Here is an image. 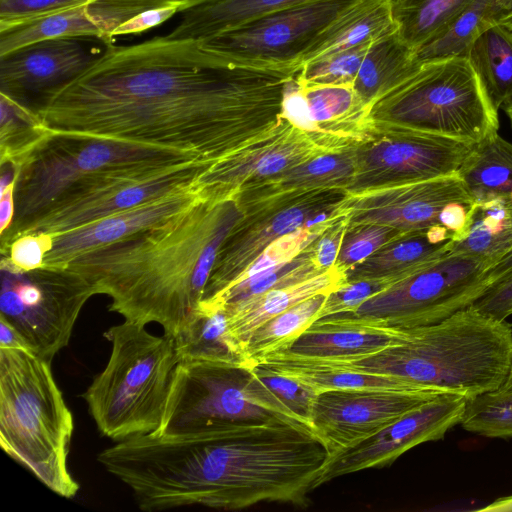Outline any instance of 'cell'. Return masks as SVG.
Returning a JSON list of instances; mask_svg holds the SVG:
<instances>
[{
    "mask_svg": "<svg viewBox=\"0 0 512 512\" xmlns=\"http://www.w3.org/2000/svg\"><path fill=\"white\" fill-rule=\"evenodd\" d=\"M356 144L297 127L280 115L265 132L212 163L195 188L205 199L236 198L264 181L325 153Z\"/></svg>",
    "mask_w": 512,
    "mask_h": 512,
    "instance_id": "obj_14",
    "label": "cell"
},
{
    "mask_svg": "<svg viewBox=\"0 0 512 512\" xmlns=\"http://www.w3.org/2000/svg\"><path fill=\"white\" fill-rule=\"evenodd\" d=\"M329 293L310 297L257 327L245 342L249 365L285 350L319 318Z\"/></svg>",
    "mask_w": 512,
    "mask_h": 512,
    "instance_id": "obj_36",
    "label": "cell"
},
{
    "mask_svg": "<svg viewBox=\"0 0 512 512\" xmlns=\"http://www.w3.org/2000/svg\"><path fill=\"white\" fill-rule=\"evenodd\" d=\"M491 260L448 253L392 284L356 310L318 320L339 324L408 329L440 322L467 308L491 286Z\"/></svg>",
    "mask_w": 512,
    "mask_h": 512,
    "instance_id": "obj_9",
    "label": "cell"
},
{
    "mask_svg": "<svg viewBox=\"0 0 512 512\" xmlns=\"http://www.w3.org/2000/svg\"><path fill=\"white\" fill-rule=\"evenodd\" d=\"M498 320L512 315V274L492 284L472 305Z\"/></svg>",
    "mask_w": 512,
    "mask_h": 512,
    "instance_id": "obj_48",
    "label": "cell"
},
{
    "mask_svg": "<svg viewBox=\"0 0 512 512\" xmlns=\"http://www.w3.org/2000/svg\"><path fill=\"white\" fill-rule=\"evenodd\" d=\"M479 511L483 512H512V495L500 497L493 502L489 503Z\"/></svg>",
    "mask_w": 512,
    "mask_h": 512,
    "instance_id": "obj_53",
    "label": "cell"
},
{
    "mask_svg": "<svg viewBox=\"0 0 512 512\" xmlns=\"http://www.w3.org/2000/svg\"><path fill=\"white\" fill-rule=\"evenodd\" d=\"M0 274V320L51 362L68 345L82 308L95 295L92 287L66 266L20 271L4 256Z\"/></svg>",
    "mask_w": 512,
    "mask_h": 512,
    "instance_id": "obj_11",
    "label": "cell"
},
{
    "mask_svg": "<svg viewBox=\"0 0 512 512\" xmlns=\"http://www.w3.org/2000/svg\"><path fill=\"white\" fill-rule=\"evenodd\" d=\"M394 283L396 282L388 278L345 282L327 295L318 319L353 312L369 298Z\"/></svg>",
    "mask_w": 512,
    "mask_h": 512,
    "instance_id": "obj_44",
    "label": "cell"
},
{
    "mask_svg": "<svg viewBox=\"0 0 512 512\" xmlns=\"http://www.w3.org/2000/svg\"><path fill=\"white\" fill-rule=\"evenodd\" d=\"M311 0H209L183 10L170 39L202 40L264 14Z\"/></svg>",
    "mask_w": 512,
    "mask_h": 512,
    "instance_id": "obj_30",
    "label": "cell"
},
{
    "mask_svg": "<svg viewBox=\"0 0 512 512\" xmlns=\"http://www.w3.org/2000/svg\"><path fill=\"white\" fill-rule=\"evenodd\" d=\"M190 161L202 160L188 153L114 139L50 132L17 167L15 216L11 226L0 235V252L66 189L87 176Z\"/></svg>",
    "mask_w": 512,
    "mask_h": 512,
    "instance_id": "obj_8",
    "label": "cell"
},
{
    "mask_svg": "<svg viewBox=\"0 0 512 512\" xmlns=\"http://www.w3.org/2000/svg\"><path fill=\"white\" fill-rule=\"evenodd\" d=\"M172 0H92L44 17L0 29V56L36 41L94 36L113 44L112 32L138 13Z\"/></svg>",
    "mask_w": 512,
    "mask_h": 512,
    "instance_id": "obj_21",
    "label": "cell"
},
{
    "mask_svg": "<svg viewBox=\"0 0 512 512\" xmlns=\"http://www.w3.org/2000/svg\"><path fill=\"white\" fill-rule=\"evenodd\" d=\"M497 3L508 13L512 12V0H496Z\"/></svg>",
    "mask_w": 512,
    "mask_h": 512,
    "instance_id": "obj_56",
    "label": "cell"
},
{
    "mask_svg": "<svg viewBox=\"0 0 512 512\" xmlns=\"http://www.w3.org/2000/svg\"><path fill=\"white\" fill-rule=\"evenodd\" d=\"M512 250V212L505 198L474 203L463 235L449 253L486 258L495 264Z\"/></svg>",
    "mask_w": 512,
    "mask_h": 512,
    "instance_id": "obj_33",
    "label": "cell"
},
{
    "mask_svg": "<svg viewBox=\"0 0 512 512\" xmlns=\"http://www.w3.org/2000/svg\"><path fill=\"white\" fill-rule=\"evenodd\" d=\"M466 405L467 400L456 394H442L425 403L377 434L331 455L318 486L361 470L389 466L417 445L442 440L460 425Z\"/></svg>",
    "mask_w": 512,
    "mask_h": 512,
    "instance_id": "obj_19",
    "label": "cell"
},
{
    "mask_svg": "<svg viewBox=\"0 0 512 512\" xmlns=\"http://www.w3.org/2000/svg\"><path fill=\"white\" fill-rule=\"evenodd\" d=\"M324 271L326 270L321 269L313 258L312 243L290 262L235 283L201 304L230 306L269 290L306 280Z\"/></svg>",
    "mask_w": 512,
    "mask_h": 512,
    "instance_id": "obj_39",
    "label": "cell"
},
{
    "mask_svg": "<svg viewBox=\"0 0 512 512\" xmlns=\"http://www.w3.org/2000/svg\"><path fill=\"white\" fill-rule=\"evenodd\" d=\"M296 73L228 63L198 40L114 46L37 115L52 133L114 139L214 163L271 128Z\"/></svg>",
    "mask_w": 512,
    "mask_h": 512,
    "instance_id": "obj_1",
    "label": "cell"
},
{
    "mask_svg": "<svg viewBox=\"0 0 512 512\" xmlns=\"http://www.w3.org/2000/svg\"><path fill=\"white\" fill-rule=\"evenodd\" d=\"M371 44L326 55L304 64L295 76L298 84L302 87L353 85Z\"/></svg>",
    "mask_w": 512,
    "mask_h": 512,
    "instance_id": "obj_41",
    "label": "cell"
},
{
    "mask_svg": "<svg viewBox=\"0 0 512 512\" xmlns=\"http://www.w3.org/2000/svg\"><path fill=\"white\" fill-rule=\"evenodd\" d=\"M329 457L310 428L273 418L134 436L122 444L118 468L143 511L238 510L260 502L303 505Z\"/></svg>",
    "mask_w": 512,
    "mask_h": 512,
    "instance_id": "obj_2",
    "label": "cell"
},
{
    "mask_svg": "<svg viewBox=\"0 0 512 512\" xmlns=\"http://www.w3.org/2000/svg\"><path fill=\"white\" fill-rule=\"evenodd\" d=\"M211 164L190 161L95 173L66 189L20 235H58L151 200L190 189L195 187L198 177Z\"/></svg>",
    "mask_w": 512,
    "mask_h": 512,
    "instance_id": "obj_12",
    "label": "cell"
},
{
    "mask_svg": "<svg viewBox=\"0 0 512 512\" xmlns=\"http://www.w3.org/2000/svg\"><path fill=\"white\" fill-rule=\"evenodd\" d=\"M512 274V250L493 265L487 272L491 285Z\"/></svg>",
    "mask_w": 512,
    "mask_h": 512,
    "instance_id": "obj_51",
    "label": "cell"
},
{
    "mask_svg": "<svg viewBox=\"0 0 512 512\" xmlns=\"http://www.w3.org/2000/svg\"><path fill=\"white\" fill-rule=\"evenodd\" d=\"M507 14L496 0H472L440 34L416 51V59L466 56L477 38Z\"/></svg>",
    "mask_w": 512,
    "mask_h": 512,
    "instance_id": "obj_35",
    "label": "cell"
},
{
    "mask_svg": "<svg viewBox=\"0 0 512 512\" xmlns=\"http://www.w3.org/2000/svg\"><path fill=\"white\" fill-rule=\"evenodd\" d=\"M172 1H179L185 4L186 9L193 7L195 5L207 2L209 0H172Z\"/></svg>",
    "mask_w": 512,
    "mask_h": 512,
    "instance_id": "obj_55",
    "label": "cell"
},
{
    "mask_svg": "<svg viewBox=\"0 0 512 512\" xmlns=\"http://www.w3.org/2000/svg\"><path fill=\"white\" fill-rule=\"evenodd\" d=\"M15 184L0 192V235L12 224L15 216Z\"/></svg>",
    "mask_w": 512,
    "mask_h": 512,
    "instance_id": "obj_50",
    "label": "cell"
},
{
    "mask_svg": "<svg viewBox=\"0 0 512 512\" xmlns=\"http://www.w3.org/2000/svg\"><path fill=\"white\" fill-rule=\"evenodd\" d=\"M301 360L390 376L469 401L505 383L512 367V324L471 305L440 322L405 329L402 340L369 355Z\"/></svg>",
    "mask_w": 512,
    "mask_h": 512,
    "instance_id": "obj_4",
    "label": "cell"
},
{
    "mask_svg": "<svg viewBox=\"0 0 512 512\" xmlns=\"http://www.w3.org/2000/svg\"><path fill=\"white\" fill-rule=\"evenodd\" d=\"M345 282V272L334 266L306 280L222 307L229 316L233 335L245 345L249 335L265 321L310 297L330 293Z\"/></svg>",
    "mask_w": 512,
    "mask_h": 512,
    "instance_id": "obj_27",
    "label": "cell"
},
{
    "mask_svg": "<svg viewBox=\"0 0 512 512\" xmlns=\"http://www.w3.org/2000/svg\"><path fill=\"white\" fill-rule=\"evenodd\" d=\"M474 203L512 193V143L494 133L476 143L457 171Z\"/></svg>",
    "mask_w": 512,
    "mask_h": 512,
    "instance_id": "obj_32",
    "label": "cell"
},
{
    "mask_svg": "<svg viewBox=\"0 0 512 512\" xmlns=\"http://www.w3.org/2000/svg\"><path fill=\"white\" fill-rule=\"evenodd\" d=\"M396 31L393 0H358L324 33L304 64L326 55L371 44Z\"/></svg>",
    "mask_w": 512,
    "mask_h": 512,
    "instance_id": "obj_29",
    "label": "cell"
},
{
    "mask_svg": "<svg viewBox=\"0 0 512 512\" xmlns=\"http://www.w3.org/2000/svg\"><path fill=\"white\" fill-rule=\"evenodd\" d=\"M185 9L184 3L173 1L160 7L142 11L114 29L112 38L115 39L117 36L122 35L139 34L165 22L177 12H182Z\"/></svg>",
    "mask_w": 512,
    "mask_h": 512,
    "instance_id": "obj_49",
    "label": "cell"
},
{
    "mask_svg": "<svg viewBox=\"0 0 512 512\" xmlns=\"http://www.w3.org/2000/svg\"><path fill=\"white\" fill-rule=\"evenodd\" d=\"M454 233L441 225L407 232L345 273L346 282L388 278L398 282L449 253Z\"/></svg>",
    "mask_w": 512,
    "mask_h": 512,
    "instance_id": "obj_23",
    "label": "cell"
},
{
    "mask_svg": "<svg viewBox=\"0 0 512 512\" xmlns=\"http://www.w3.org/2000/svg\"><path fill=\"white\" fill-rule=\"evenodd\" d=\"M460 425L483 437L512 438V395L496 391L467 401Z\"/></svg>",
    "mask_w": 512,
    "mask_h": 512,
    "instance_id": "obj_40",
    "label": "cell"
},
{
    "mask_svg": "<svg viewBox=\"0 0 512 512\" xmlns=\"http://www.w3.org/2000/svg\"><path fill=\"white\" fill-rule=\"evenodd\" d=\"M49 134L36 113L0 93V165L17 170Z\"/></svg>",
    "mask_w": 512,
    "mask_h": 512,
    "instance_id": "obj_38",
    "label": "cell"
},
{
    "mask_svg": "<svg viewBox=\"0 0 512 512\" xmlns=\"http://www.w3.org/2000/svg\"><path fill=\"white\" fill-rule=\"evenodd\" d=\"M453 202L474 203L457 173L347 193L339 212L348 228L378 224L411 232L440 225L443 209Z\"/></svg>",
    "mask_w": 512,
    "mask_h": 512,
    "instance_id": "obj_20",
    "label": "cell"
},
{
    "mask_svg": "<svg viewBox=\"0 0 512 512\" xmlns=\"http://www.w3.org/2000/svg\"><path fill=\"white\" fill-rule=\"evenodd\" d=\"M347 230V218L340 214L313 242V258L321 269L328 270L335 266Z\"/></svg>",
    "mask_w": 512,
    "mask_h": 512,
    "instance_id": "obj_47",
    "label": "cell"
},
{
    "mask_svg": "<svg viewBox=\"0 0 512 512\" xmlns=\"http://www.w3.org/2000/svg\"><path fill=\"white\" fill-rule=\"evenodd\" d=\"M466 57L497 109L512 103V31L503 23L490 27Z\"/></svg>",
    "mask_w": 512,
    "mask_h": 512,
    "instance_id": "obj_34",
    "label": "cell"
},
{
    "mask_svg": "<svg viewBox=\"0 0 512 512\" xmlns=\"http://www.w3.org/2000/svg\"><path fill=\"white\" fill-rule=\"evenodd\" d=\"M446 394L437 390L348 389L317 394L314 433L330 456L377 434L407 413Z\"/></svg>",
    "mask_w": 512,
    "mask_h": 512,
    "instance_id": "obj_18",
    "label": "cell"
},
{
    "mask_svg": "<svg viewBox=\"0 0 512 512\" xmlns=\"http://www.w3.org/2000/svg\"><path fill=\"white\" fill-rule=\"evenodd\" d=\"M499 392L507 395H512V367L510 369L509 375L502 385V387L498 390Z\"/></svg>",
    "mask_w": 512,
    "mask_h": 512,
    "instance_id": "obj_54",
    "label": "cell"
},
{
    "mask_svg": "<svg viewBox=\"0 0 512 512\" xmlns=\"http://www.w3.org/2000/svg\"><path fill=\"white\" fill-rule=\"evenodd\" d=\"M174 344L179 361L249 365L245 345L233 335L222 306L200 304Z\"/></svg>",
    "mask_w": 512,
    "mask_h": 512,
    "instance_id": "obj_28",
    "label": "cell"
},
{
    "mask_svg": "<svg viewBox=\"0 0 512 512\" xmlns=\"http://www.w3.org/2000/svg\"><path fill=\"white\" fill-rule=\"evenodd\" d=\"M404 334L405 329L316 320L285 350L275 354L316 361L345 360L380 351L402 340Z\"/></svg>",
    "mask_w": 512,
    "mask_h": 512,
    "instance_id": "obj_24",
    "label": "cell"
},
{
    "mask_svg": "<svg viewBox=\"0 0 512 512\" xmlns=\"http://www.w3.org/2000/svg\"><path fill=\"white\" fill-rule=\"evenodd\" d=\"M52 247V235L26 233L15 238L1 256L20 271H31L44 265L46 254Z\"/></svg>",
    "mask_w": 512,
    "mask_h": 512,
    "instance_id": "obj_46",
    "label": "cell"
},
{
    "mask_svg": "<svg viewBox=\"0 0 512 512\" xmlns=\"http://www.w3.org/2000/svg\"><path fill=\"white\" fill-rule=\"evenodd\" d=\"M273 418L300 424L251 365L179 361L162 424L154 434L183 433L220 422Z\"/></svg>",
    "mask_w": 512,
    "mask_h": 512,
    "instance_id": "obj_10",
    "label": "cell"
},
{
    "mask_svg": "<svg viewBox=\"0 0 512 512\" xmlns=\"http://www.w3.org/2000/svg\"><path fill=\"white\" fill-rule=\"evenodd\" d=\"M245 212L237 198L199 197L180 214L85 252L66 267L124 320L156 323L177 336L197 312L220 249Z\"/></svg>",
    "mask_w": 512,
    "mask_h": 512,
    "instance_id": "obj_3",
    "label": "cell"
},
{
    "mask_svg": "<svg viewBox=\"0 0 512 512\" xmlns=\"http://www.w3.org/2000/svg\"><path fill=\"white\" fill-rule=\"evenodd\" d=\"M474 145L404 128L377 127L354 147L356 172L347 192L456 174Z\"/></svg>",
    "mask_w": 512,
    "mask_h": 512,
    "instance_id": "obj_16",
    "label": "cell"
},
{
    "mask_svg": "<svg viewBox=\"0 0 512 512\" xmlns=\"http://www.w3.org/2000/svg\"><path fill=\"white\" fill-rule=\"evenodd\" d=\"M415 52L397 35V31L373 42L361 63L353 87L370 107L418 67Z\"/></svg>",
    "mask_w": 512,
    "mask_h": 512,
    "instance_id": "obj_31",
    "label": "cell"
},
{
    "mask_svg": "<svg viewBox=\"0 0 512 512\" xmlns=\"http://www.w3.org/2000/svg\"><path fill=\"white\" fill-rule=\"evenodd\" d=\"M113 44L94 36L33 42L0 56V93L38 113Z\"/></svg>",
    "mask_w": 512,
    "mask_h": 512,
    "instance_id": "obj_17",
    "label": "cell"
},
{
    "mask_svg": "<svg viewBox=\"0 0 512 512\" xmlns=\"http://www.w3.org/2000/svg\"><path fill=\"white\" fill-rule=\"evenodd\" d=\"M347 193L343 189L293 193L244 208L245 217L220 249L202 302L233 283L279 237L335 215Z\"/></svg>",
    "mask_w": 512,
    "mask_h": 512,
    "instance_id": "obj_15",
    "label": "cell"
},
{
    "mask_svg": "<svg viewBox=\"0 0 512 512\" xmlns=\"http://www.w3.org/2000/svg\"><path fill=\"white\" fill-rule=\"evenodd\" d=\"M90 1L92 0H0V29Z\"/></svg>",
    "mask_w": 512,
    "mask_h": 512,
    "instance_id": "obj_45",
    "label": "cell"
},
{
    "mask_svg": "<svg viewBox=\"0 0 512 512\" xmlns=\"http://www.w3.org/2000/svg\"><path fill=\"white\" fill-rule=\"evenodd\" d=\"M251 366L296 421L313 431L311 415L317 394L301 383L262 365Z\"/></svg>",
    "mask_w": 512,
    "mask_h": 512,
    "instance_id": "obj_43",
    "label": "cell"
},
{
    "mask_svg": "<svg viewBox=\"0 0 512 512\" xmlns=\"http://www.w3.org/2000/svg\"><path fill=\"white\" fill-rule=\"evenodd\" d=\"M73 430L51 362L25 346L0 347L1 447L64 498L79 489L67 461Z\"/></svg>",
    "mask_w": 512,
    "mask_h": 512,
    "instance_id": "obj_5",
    "label": "cell"
},
{
    "mask_svg": "<svg viewBox=\"0 0 512 512\" xmlns=\"http://www.w3.org/2000/svg\"><path fill=\"white\" fill-rule=\"evenodd\" d=\"M407 232L378 224H363L348 228L335 263V267L346 273L386 244Z\"/></svg>",
    "mask_w": 512,
    "mask_h": 512,
    "instance_id": "obj_42",
    "label": "cell"
},
{
    "mask_svg": "<svg viewBox=\"0 0 512 512\" xmlns=\"http://www.w3.org/2000/svg\"><path fill=\"white\" fill-rule=\"evenodd\" d=\"M145 326L124 320L104 333L110 357L82 394L99 432L116 442L159 430L179 363L174 338Z\"/></svg>",
    "mask_w": 512,
    "mask_h": 512,
    "instance_id": "obj_6",
    "label": "cell"
},
{
    "mask_svg": "<svg viewBox=\"0 0 512 512\" xmlns=\"http://www.w3.org/2000/svg\"><path fill=\"white\" fill-rule=\"evenodd\" d=\"M472 0H393L397 35L415 53Z\"/></svg>",
    "mask_w": 512,
    "mask_h": 512,
    "instance_id": "obj_37",
    "label": "cell"
},
{
    "mask_svg": "<svg viewBox=\"0 0 512 512\" xmlns=\"http://www.w3.org/2000/svg\"><path fill=\"white\" fill-rule=\"evenodd\" d=\"M300 88L307 103L310 131L353 144L364 141L375 132L371 108L352 84Z\"/></svg>",
    "mask_w": 512,
    "mask_h": 512,
    "instance_id": "obj_26",
    "label": "cell"
},
{
    "mask_svg": "<svg viewBox=\"0 0 512 512\" xmlns=\"http://www.w3.org/2000/svg\"><path fill=\"white\" fill-rule=\"evenodd\" d=\"M200 195L195 187L172 193L79 228L52 235L43 266L63 267L77 256L152 228L180 214Z\"/></svg>",
    "mask_w": 512,
    "mask_h": 512,
    "instance_id": "obj_22",
    "label": "cell"
},
{
    "mask_svg": "<svg viewBox=\"0 0 512 512\" xmlns=\"http://www.w3.org/2000/svg\"><path fill=\"white\" fill-rule=\"evenodd\" d=\"M17 346H25V344L7 323L0 320V347Z\"/></svg>",
    "mask_w": 512,
    "mask_h": 512,
    "instance_id": "obj_52",
    "label": "cell"
},
{
    "mask_svg": "<svg viewBox=\"0 0 512 512\" xmlns=\"http://www.w3.org/2000/svg\"><path fill=\"white\" fill-rule=\"evenodd\" d=\"M354 147L355 145L342 151L316 156L239 194L236 198L244 209L293 193L325 189L348 191L356 172Z\"/></svg>",
    "mask_w": 512,
    "mask_h": 512,
    "instance_id": "obj_25",
    "label": "cell"
},
{
    "mask_svg": "<svg viewBox=\"0 0 512 512\" xmlns=\"http://www.w3.org/2000/svg\"><path fill=\"white\" fill-rule=\"evenodd\" d=\"M499 22L506 25L512 31V12L507 14L504 18H502Z\"/></svg>",
    "mask_w": 512,
    "mask_h": 512,
    "instance_id": "obj_57",
    "label": "cell"
},
{
    "mask_svg": "<svg viewBox=\"0 0 512 512\" xmlns=\"http://www.w3.org/2000/svg\"><path fill=\"white\" fill-rule=\"evenodd\" d=\"M419 62L372 106L375 128L398 127L473 144L498 132V109L466 56Z\"/></svg>",
    "mask_w": 512,
    "mask_h": 512,
    "instance_id": "obj_7",
    "label": "cell"
},
{
    "mask_svg": "<svg viewBox=\"0 0 512 512\" xmlns=\"http://www.w3.org/2000/svg\"><path fill=\"white\" fill-rule=\"evenodd\" d=\"M357 1H307L198 41L237 66L297 73L324 33Z\"/></svg>",
    "mask_w": 512,
    "mask_h": 512,
    "instance_id": "obj_13",
    "label": "cell"
}]
</instances>
